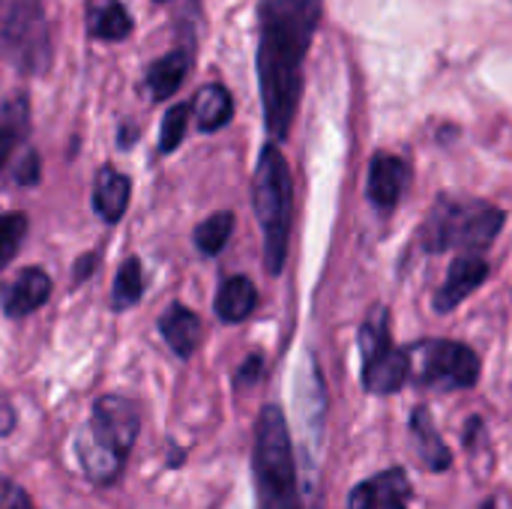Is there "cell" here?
Wrapping results in <instances>:
<instances>
[{
    "mask_svg": "<svg viewBox=\"0 0 512 509\" xmlns=\"http://www.w3.org/2000/svg\"><path fill=\"white\" fill-rule=\"evenodd\" d=\"M0 51L27 75H39L48 66L51 42L42 0H0Z\"/></svg>",
    "mask_w": 512,
    "mask_h": 509,
    "instance_id": "5",
    "label": "cell"
},
{
    "mask_svg": "<svg viewBox=\"0 0 512 509\" xmlns=\"http://www.w3.org/2000/svg\"><path fill=\"white\" fill-rule=\"evenodd\" d=\"M252 204L264 234V264L273 276H279L288 255L294 186H291L288 162L276 144H267L258 156V168L252 177Z\"/></svg>",
    "mask_w": 512,
    "mask_h": 509,
    "instance_id": "2",
    "label": "cell"
},
{
    "mask_svg": "<svg viewBox=\"0 0 512 509\" xmlns=\"http://www.w3.org/2000/svg\"><path fill=\"white\" fill-rule=\"evenodd\" d=\"M27 237V216L24 213H3L0 216V270L18 255Z\"/></svg>",
    "mask_w": 512,
    "mask_h": 509,
    "instance_id": "24",
    "label": "cell"
},
{
    "mask_svg": "<svg viewBox=\"0 0 512 509\" xmlns=\"http://www.w3.org/2000/svg\"><path fill=\"white\" fill-rule=\"evenodd\" d=\"M6 509H33V507H30V498L18 489V492L12 495V501H9V507Z\"/></svg>",
    "mask_w": 512,
    "mask_h": 509,
    "instance_id": "29",
    "label": "cell"
},
{
    "mask_svg": "<svg viewBox=\"0 0 512 509\" xmlns=\"http://www.w3.org/2000/svg\"><path fill=\"white\" fill-rule=\"evenodd\" d=\"M321 12L324 0H261L258 6V84L264 123L276 141L291 132Z\"/></svg>",
    "mask_w": 512,
    "mask_h": 509,
    "instance_id": "1",
    "label": "cell"
},
{
    "mask_svg": "<svg viewBox=\"0 0 512 509\" xmlns=\"http://www.w3.org/2000/svg\"><path fill=\"white\" fill-rule=\"evenodd\" d=\"M411 435H414V447H417V456L423 462L426 471H447L450 468V450L447 444L438 438V429L432 423V414L429 408H414L411 414Z\"/></svg>",
    "mask_w": 512,
    "mask_h": 509,
    "instance_id": "16",
    "label": "cell"
},
{
    "mask_svg": "<svg viewBox=\"0 0 512 509\" xmlns=\"http://www.w3.org/2000/svg\"><path fill=\"white\" fill-rule=\"evenodd\" d=\"M360 354H363V387L375 396L399 393L411 378V357L405 348H396L390 342V318L384 306L369 312L360 330Z\"/></svg>",
    "mask_w": 512,
    "mask_h": 509,
    "instance_id": "7",
    "label": "cell"
},
{
    "mask_svg": "<svg viewBox=\"0 0 512 509\" xmlns=\"http://www.w3.org/2000/svg\"><path fill=\"white\" fill-rule=\"evenodd\" d=\"M87 30L93 39L120 42L132 33V18L126 15V6L120 0H93Z\"/></svg>",
    "mask_w": 512,
    "mask_h": 509,
    "instance_id": "20",
    "label": "cell"
},
{
    "mask_svg": "<svg viewBox=\"0 0 512 509\" xmlns=\"http://www.w3.org/2000/svg\"><path fill=\"white\" fill-rule=\"evenodd\" d=\"M504 219H507L504 210L486 201L438 198L420 231V243L429 252H444V249H465L468 255L483 252L501 234Z\"/></svg>",
    "mask_w": 512,
    "mask_h": 509,
    "instance_id": "4",
    "label": "cell"
},
{
    "mask_svg": "<svg viewBox=\"0 0 512 509\" xmlns=\"http://www.w3.org/2000/svg\"><path fill=\"white\" fill-rule=\"evenodd\" d=\"M159 333H162V339L168 342V348L177 357H192V351L201 342L204 324H201V318L192 309H186L183 303H174L159 318Z\"/></svg>",
    "mask_w": 512,
    "mask_h": 509,
    "instance_id": "14",
    "label": "cell"
},
{
    "mask_svg": "<svg viewBox=\"0 0 512 509\" xmlns=\"http://www.w3.org/2000/svg\"><path fill=\"white\" fill-rule=\"evenodd\" d=\"M408 498H411L408 474L402 468H390V471L375 474V477L363 480L360 486H354V492L348 495V509L405 507Z\"/></svg>",
    "mask_w": 512,
    "mask_h": 509,
    "instance_id": "10",
    "label": "cell"
},
{
    "mask_svg": "<svg viewBox=\"0 0 512 509\" xmlns=\"http://www.w3.org/2000/svg\"><path fill=\"white\" fill-rule=\"evenodd\" d=\"M252 471H255L258 509H300L291 435H288L285 414L276 405H267L258 417Z\"/></svg>",
    "mask_w": 512,
    "mask_h": 509,
    "instance_id": "3",
    "label": "cell"
},
{
    "mask_svg": "<svg viewBox=\"0 0 512 509\" xmlns=\"http://www.w3.org/2000/svg\"><path fill=\"white\" fill-rule=\"evenodd\" d=\"M261 378H264V357L261 354H252L240 366V372H237V387H255Z\"/></svg>",
    "mask_w": 512,
    "mask_h": 509,
    "instance_id": "26",
    "label": "cell"
},
{
    "mask_svg": "<svg viewBox=\"0 0 512 509\" xmlns=\"http://www.w3.org/2000/svg\"><path fill=\"white\" fill-rule=\"evenodd\" d=\"M231 231H234V216H231L228 210L213 213V216H207V219L195 228V246H198L204 255H219V252L225 249Z\"/></svg>",
    "mask_w": 512,
    "mask_h": 509,
    "instance_id": "22",
    "label": "cell"
},
{
    "mask_svg": "<svg viewBox=\"0 0 512 509\" xmlns=\"http://www.w3.org/2000/svg\"><path fill=\"white\" fill-rule=\"evenodd\" d=\"M144 294V276L138 258H126L114 276V309H132Z\"/></svg>",
    "mask_w": 512,
    "mask_h": 509,
    "instance_id": "23",
    "label": "cell"
},
{
    "mask_svg": "<svg viewBox=\"0 0 512 509\" xmlns=\"http://www.w3.org/2000/svg\"><path fill=\"white\" fill-rule=\"evenodd\" d=\"M24 135H27V99L15 96L0 105V171Z\"/></svg>",
    "mask_w": 512,
    "mask_h": 509,
    "instance_id": "21",
    "label": "cell"
},
{
    "mask_svg": "<svg viewBox=\"0 0 512 509\" xmlns=\"http://www.w3.org/2000/svg\"><path fill=\"white\" fill-rule=\"evenodd\" d=\"M411 378L432 390H471L480 381V357L474 348L450 339H423L408 348Z\"/></svg>",
    "mask_w": 512,
    "mask_h": 509,
    "instance_id": "6",
    "label": "cell"
},
{
    "mask_svg": "<svg viewBox=\"0 0 512 509\" xmlns=\"http://www.w3.org/2000/svg\"><path fill=\"white\" fill-rule=\"evenodd\" d=\"M192 111H195V123L201 132H216L222 126L231 123L234 117V99L222 84H207L195 93L192 99Z\"/></svg>",
    "mask_w": 512,
    "mask_h": 509,
    "instance_id": "19",
    "label": "cell"
},
{
    "mask_svg": "<svg viewBox=\"0 0 512 509\" xmlns=\"http://www.w3.org/2000/svg\"><path fill=\"white\" fill-rule=\"evenodd\" d=\"M483 509H495V507H492V504H486V507H483Z\"/></svg>",
    "mask_w": 512,
    "mask_h": 509,
    "instance_id": "30",
    "label": "cell"
},
{
    "mask_svg": "<svg viewBox=\"0 0 512 509\" xmlns=\"http://www.w3.org/2000/svg\"><path fill=\"white\" fill-rule=\"evenodd\" d=\"M36 177H39V162H36V153H27V159L18 165V171H15V180L18 183H36Z\"/></svg>",
    "mask_w": 512,
    "mask_h": 509,
    "instance_id": "27",
    "label": "cell"
},
{
    "mask_svg": "<svg viewBox=\"0 0 512 509\" xmlns=\"http://www.w3.org/2000/svg\"><path fill=\"white\" fill-rule=\"evenodd\" d=\"M258 306V291L252 285V279L246 276H231L222 282L219 294H216V315L225 324H240L246 321Z\"/></svg>",
    "mask_w": 512,
    "mask_h": 509,
    "instance_id": "18",
    "label": "cell"
},
{
    "mask_svg": "<svg viewBox=\"0 0 512 509\" xmlns=\"http://www.w3.org/2000/svg\"><path fill=\"white\" fill-rule=\"evenodd\" d=\"M189 66H192V54L186 48H174L165 57H159L147 72V87H150L153 99L162 102V99L174 96L180 90V84L186 81Z\"/></svg>",
    "mask_w": 512,
    "mask_h": 509,
    "instance_id": "17",
    "label": "cell"
},
{
    "mask_svg": "<svg viewBox=\"0 0 512 509\" xmlns=\"http://www.w3.org/2000/svg\"><path fill=\"white\" fill-rule=\"evenodd\" d=\"M93 261H96V255H84V258L78 261V273H75V282H84V279L90 276V270H93L90 264H93Z\"/></svg>",
    "mask_w": 512,
    "mask_h": 509,
    "instance_id": "28",
    "label": "cell"
},
{
    "mask_svg": "<svg viewBox=\"0 0 512 509\" xmlns=\"http://www.w3.org/2000/svg\"><path fill=\"white\" fill-rule=\"evenodd\" d=\"M189 105H174L168 108L165 120H162V132H159V150L162 153H171L180 147L183 135H186V126H189Z\"/></svg>",
    "mask_w": 512,
    "mask_h": 509,
    "instance_id": "25",
    "label": "cell"
},
{
    "mask_svg": "<svg viewBox=\"0 0 512 509\" xmlns=\"http://www.w3.org/2000/svg\"><path fill=\"white\" fill-rule=\"evenodd\" d=\"M75 456L84 468V474L99 483V486H111L120 474H123V462L126 456H120L114 447H108L102 438H96L90 432V426H84L75 438Z\"/></svg>",
    "mask_w": 512,
    "mask_h": 509,
    "instance_id": "12",
    "label": "cell"
},
{
    "mask_svg": "<svg viewBox=\"0 0 512 509\" xmlns=\"http://www.w3.org/2000/svg\"><path fill=\"white\" fill-rule=\"evenodd\" d=\"M489 273H492V267L486 264V258H480V255H459L450 264L447 282L435 294V303H432L435 312H441V315L453 312L468 294H474L489 279Z\"/></svg>",
    "mask_w": 512,
    "mask_h": 509,
    "instance_id": "9",
    "label": "cell"
},
{
    "mask_svg": "<svg viewBox=\"0 0 512 509\" xmlns=\"http://www.w3.org/2000/svg\"><path fill=\"white\" fill-rule=\"evenodd\" d=\"M129 177L114 171L111 165L99 168L96 174V186H93V210L105 219V222H120V216L129 207Z\"/></svg>",
    "mask_w": 512,
    "mask_h": 509,
    "instance_id": "15",
    "label": "cell"
},
{
    "mask_svg": "<svg viewBox=\"0 0 512 509\" xmlns=\"http://www.w3.org/2000/svg\"><path fill=\"white\" fill-rule=\"evenodd\" d=\"M393 509H405V507H393Z\"/></svg>",
    "mask_w": 512,
    "mask_h": 509,
    "instance_id": "31",
    "label": "cell"
},
{
    "mask_svg": "<svg viewBox=\"0 0 512 509\" xmlns=\"http://www.w3.org/2000/svg\"><path fill=\"white\" fill-rule=\"evenodd\" d=\"M408 180H411V168L405 159L393 153H378L369 162V201L381 210H393L402 192L408 189Z\"/></svg>",
    "mask_w": 512,
    "mask_h": 509,
    "instance_id": "11",
    "label": "cell"
},
{
    "mask_svg": "<svg viewBox=\"0 0 512 509\" xmlns=\"http://www.w3.org/2000/svg\"><path fill=\"white\" fill-rule=\"evenodd\" d=\"M48 297H51V279H48V273L39 270V267H27L9 285V291L3 297V312L9 318H21V315L36 312Z\"/></svg>",
    "mask_w": 512,
    "mask_h": 509,
    "instance_id": "13",
    "label": "cell"
},
{
    "mask_svg": "<svg viewBox=\"0 0 512 509\" xmlns=\"http://www.w3.org/2000/svg\"><path fill=\"white\" fill-rule=\"evenodd\" d=\"M87 426H90V432L96 438H102L108 447H114L120 456H126L132 450L135 438H138L141 411L126 396H102V399H96Z\"/></svg>",
    "mask_w": 512,
    "mask_h": 509,
    "instance_id": "8",
    "label": "cell"
}]
</instances>
